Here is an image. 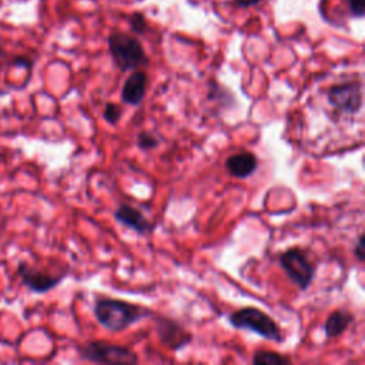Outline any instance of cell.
Returning a JSON list of instances; mask_svg holds the SVG:
<instances>
[{"label": "cell", "mask_w": 365, "mask_h": 365, "mask_svg": "<svg viewBox=\"0 0 365 365\" xmlns=\"http://www.w3.org/2000/svg\"><path fill=\"white\" fill-rule=\"evenodd\" d=\"M208 98L215 100L218 104L224 106L225 108L235 104V97L231 94V91L224 88L222 86H220L215 81L208 83Z\"/></svg>", "instance_id": "5bb4252c"}, {"label": "cell", "mask_w": 365, "mask_h": 365, "mask_svg": "<svg viewBox=\"0 0 365 365\" xmlns=\"http://www.w3.org/2000/svg\"><path fill=\"white\" fill-rule=\"evenodd\" d=\"M14 64L29 67V66H30V61H29V60H26V58H16V60H14Z\"/></svg>", "instance_id": "44dd1931"}, {"label": "cell", "mask_w": 365, "mask_h": 365, "mask_svg": "<svg viewBox=\"0 0 365 365\" xmlns=\"http://www.w3.org/2000/svg\"><path fill=\"white\" fill-rule=\"evenodd\" d=\"M230 324L235 329H247L251 331L264 339L272 341V342H282L284 334L278 322L269 317L267 312L261 311L255 307H244L237 311H234L228 317Z\"/></svg>", "instance_id": "7a4b0ae2"}, {"label": "cell", "mask_w": 365, "mask_h": 365, "mask_svg": "<svg viewBox=\"0 0 365 365\" xmlns=\"http://www.w3.org/2000/svg\"><path fill=\"white\" fill-rule=\"evenodd\" d=\"M354 321V314L348 309H335L332 311L324 325V331H325V336L327 338H336L339 335H342L348 327L352 324Z\"/></svg>", "instance_id": "7c38bea8"}, {"label": "cell", "mask_w": 365, "mask_h": 365, "mask_svg": "<svg viewBox=\"0 0 365 365\" xmlns=\"http://www.w3.org/2000/svg\"><path fill=\"white\" fill-rule=\"evenodd\" d=\"M348 9L354 17L364 16V0H348Z\"/></svg>", "instance_id": "ac0fdd59"}, {"label": "cell", "mask_w": 365, "mask_h": 365, "mask_svg": "<svg viewBox=\"0 0 365 365\" xmlns=\"http://www.w3.org/2000/svg\"><path fill=\"white\" fill-rule=\"evenodd\" d=\"M78 356L94 364L110 365H133L138 362V356L128 346L110 344L106 341H88L78 348Z\"/></svg>", "instance_id": "277c9868"}, {"label": "cell", "mask_w": 365, "mask_h": 365, "mask_svg": "<svg viewBox=\"0 0 365 365\" xmlns=\"http://www.w3.org/2000/svg\"><path fill=\"white\" fill-rule=\"evenodd\" d=\"M147 74L141 70L133 71L123 84L121 100L128 106H138L145 97L147 91Z\"/></svg>", "instance_id": "8fae6325"}, {"label": "cell", "mask_w": 365, "mask_h": 365, "mask_svg": "<svg viewBox=\"0 0 365 365\" xmlns=\"http://www.w3.org/2000/svg\"><path fill=\"white\" fill-rule=\"evenodd\" d=\"M113 217L121 225H124L141 235L153 232V230H154V224L151 221H148L140 210H137L135 207H133L130 204H121L114 211Z\"/></svg>", "instance_id": "9c48e42d"}, {"label": "cell", "mask_w": 365, "mask_h": 365, "mask_svg": "<svg viewBox=\"0 0 365 365\" xmlns=\"http://www.w3.org/2000/svg\"><path fill=\"white\" fill-rule=\"evenodd\" d=\"M108 48L115 66L121 71L137 70L148 63L141 43L125 33L113 31L108 36Z\"/></svg>", "instance_id": "3957f363"}, {"label": "cell", "mask_w": 365, "mask_h": 365, "mask_svg": "<svg viewBox=\"0 0 365 365\" xmlns=\"http://www.w3.org/2000/svg\"><path fill=\"white\" fill-rule=\"evenodd\" d=\"M354 255L356 257V259L359 262H364V259H365V235H364V232H361L356 240V244L354 247Z\"/></svg>", "instance_id": "e0dca14e"}, {"label": "cell", "mask_w": 365, "mask_h": 365, "mask_svg": "<svg viewBox=\"0 0 365 365\" xmlns=\"http://www.w3.org/2000/svg\"><path fill=\"white\" fill-rule=\"evenodd\" d=\"M327 100L336 111L356 114L362 108V83L346 81L335 84L327 91Z\"/></svg>", "instance_id": "8992f818"}, {"label": "cell", "mask_w": 365, "mask_h": 365, "mask_svg": "<svg viewBox=\"0 0 365 365\" xmlns=\"http://www.w3.org/2000/svg\"><path fill=\"white\" fill-rule=\"evenodd\" d=\"M94 315L101 327L113 332H121L135 322L153 317L147 307L115 298H98L94 304Z\"/></svg>", "instance_id": "6da1fadb"}, {"label": "cell", "mask_w": 365, "mask_h": 365, "mask_svg": "<svg viewBox=\"0 0 365 365\" xmlns=\"http://www.w3.org/2000/svg\"><path fill=\"white\" fill-rule=\"evenodd\" d=\"M261 0H234V4L237 7H250L254 4H258Z\"/></svg>", "instance_id": "ffe728a7"}, {"label": "cell", "mask_w": 365, "mask_h": 365, "mask_svg": "<svg viewBox=\"0 0 365 365\" xmlns=\"http://www.w3.org/2000/svg\"><path fill=\"white\" fill-rule=\"evenodd\" d=\"M227 173L235 178H248L258 168V158L251 151H241L230 155L224 164Z\"/></svg>", "instance_id": "30bf717a"}, {"label": "cell", "mask_w": 365, "mask_h": 365, "mask_svg": "<svg viewBox=\"0 0 365 365\" xmlns=\"http://www.w3.org/2000/svg\"><path fill=\"white\" fill-rule=\"evenodd\" d=\"M160 144L158 137H155L153 133L150 131H141L137 135V145L141 150H153Z\"/></svg>", "instance_id": "2e32d148"}, {"label": "cell", "mask_w": 365, "mask_h": 365, "mask_svg": "<svg viewBox=\"0 0 365 365\" xmlns=\"http://www.w3.org/2000/svg\"><path fill=\"white\" fill-rule=\"evenodd\" d=\"M103 117L108 124L117 125L123 117V107L117 103H107L103 110Z\"/></svg>", "instance_id": "9a60e30c"}, {"label": "cell", "mask_w": 365, "mask_h": 365, "mask_svg": "<svg viewBox=\"0 0 365 365\" xmlns=\"http://www.w3.org/2000/svg\"><path fill=\"white\" fill-rule=\"evenodd\" d=\"M291 362L289 356L268 349H259L252 356V364L255 365H289Z\"/></svg>", "instance_id": "4fadbf2b"}, {"label": "cell", "mask_w": 365, "mask_h": 365, "mask_svg": "<svg viewBox=\"0 0 365 365\" xmlns=\"http://www.w3.org/2000/svg\"><path fill=\"white\" fill-rule=\"evenodd\" d=\"M4 57V50H3V47L0 46V60Z\"/></svg>", "instance_id": "7402d4cb"}, {"label": "cell", "mask_w": 365, "mask_h": 365, "mask_svg": "<svg viewBox=\"0 0 365 365\" xmlns=\"http://www.w3.org/2000/svg\"><path fill=\"white\" fill-rule=\"evenodd\" d=\"M131 29L135 33H143L145 30V21H144L143 16H140V14L133 16V19H131Z\"/></svg>", "instance_id": "d6986e66"}, {"label": "cell", "mask_w": 365, "mask_h": 365, "mask_svg": "<svg viewBox=\"0 0 365 365\" xmlns=\"http://www.w3.org/2000/svg\"><path fill=\"white\" fill-rule=\"evenodd\" d=\"M17 275L20 277L23 285H26L31 292L36 294H46L56 288L64 278L66 272H61L60 275H50L44 271L36 269L30 267L27 262L21 261L17 265Z\"/></svg>", "instance_id": "ba28073f"}, {"label": "cell", "mask_w": 365, "mask_h": 365, "mask_svg": "<svg viewBox=\"0 0 365 365\" xmlns=\"http://www.w3.org/2000/svg\"><path fill=\"white\" fill-rule=\"evenodd\" d=\"M279 265L295 287H298L301 291L309 288L315 277L317 267L309 259L307 251H304L301 247L287 248L279 255Z\"/></svg>", "instance_id": "5b68a950"}, {"label": "cell", "mask_w": 365, "mask_h": 365, "mask_svg": "<svg viewBox=\"0 0 365 365\" xmlns=\"http://www.w3.org/2000/svg\"><path fill=\"white\" fill-rule=\"evenodd\" d=\"M154 324L160 342L173 351L182 349L192 341V334L188 332L180 322L164 315H154Z\"/></svg>", "instance_id": "52a82bcc"}]
</instances>
